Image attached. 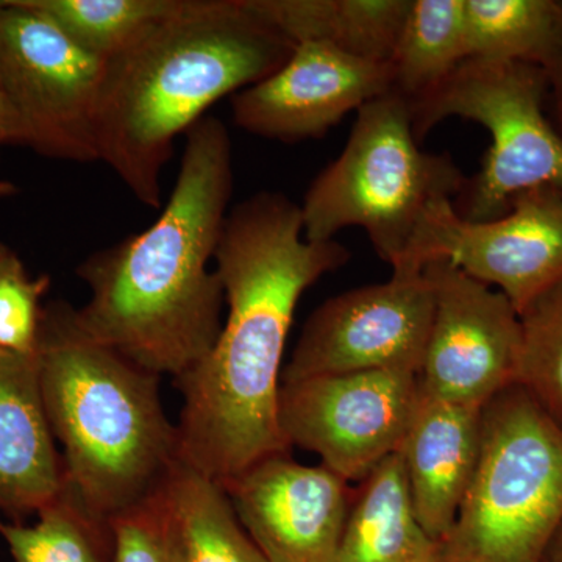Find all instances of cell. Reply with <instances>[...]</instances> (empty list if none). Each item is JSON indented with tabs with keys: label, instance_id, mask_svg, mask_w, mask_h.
<instances>
[{
	"label": "cell",
	"instance_id": "20",
	"mask_svg": "<svg viewBox=\"0 0 562 562\" xmlns=\"http://www.w3.org/2000/svg\"><path fill=\"white\" fill-rule=\"evenodd\" d=\"M0 538L13 562H114L111 519L94 512L68 476L35 524L0 520Z\"/></svg>",
	"mask_w": 562,
	"mask_h": 562
},
{
	"label": "cell",
	"instance_id": "15",
	"mask_svg": "<svg viewBox=\"0 0 562 562\" xmlns=\"http://www.w3.org/2000/svg\"><path fill=\"white\" fill-rule=\"evenodd\" d=\"M66 482L43 395L38 358L0 357V520L36 516Z\"/></svg>",
	"mask_w": 562,
	"mask_h": 562
},
{
	"label": "cell",
	"instance_id": "28",
	"mask_svg": "<svg viewBox=\"0 0 562 562\" xmlns=\"http://www.w3.org/2000/svg\"><path fill=\"white\" fill-rule=\"evenodd\" d=\"M22 146L20 122L0 87V157L5 147Z\"/></svg>",
	"mask_w": 562,
	"mask_h": 562
},
{
	"label": "cell",
	"instance_id": "5",
	"mask_svg": "<svg viewBox=\"0 0 562 562\" xmlns=\"http://www.w3.org/2000/svg\"><path fill=\"white\" fill-rule=\"evenodd\" d=\"M465 181L450 155L420 149L409 102L390 91L357 111L341 155L310 184L303 235L331 241L344 228L360 227L392 271H401L432 206L453 202Z\"/></svg>",
	"mask_w": 562,
	"mask_h": 562
},
{
	"label": "cell",
	"instance_id": "11",
	"mask_svg": "<svg viewBox=\"0 0 562 562\" xmlns=\"http://www.w3.org/2000/svg\"><path fill=\"white\" fill-rule=\"evenodd\" d=\"M432 319L422 395L482 409L519 380L522 324L509 299L447 260L425 265Z\"/></svg>",
	"mask_w": 562,
	"mask_h": 562
},
{
	"label": "cell",
	"instance_id": "2",
	"mask_svg": "<svg viewBox=\"0 0 562 562\" xmlns=\"http://www.w3.org/2000/svg\"><path fill=\"white\" fill-rule=\"evenodd\" d=\"M232 157L224 122L203 117L187 133L158 220L77 268L90 290L76 308L80 327L157 375L179 379L220 338L225 297L210 261L231 211Z\"/></svg>",
	"mask_w": 562,
	"mask_h": 562
},
{
	"label": "cell",
	"instance_id": "8",
	"mask_svg": "<svg viewBox=\"0 0 562 562\" xmlns=\"http://www.w3.org/2000/svg\"><path fill=\"white\" fill-rule=\"evenodd\" d=\"M105 66L24 0H0V87L22 147L50 160L99 161L94 121Z\"/></svg>",
	"mask_w": 562,
	"mask_h": 562
},
{
	"label": "cell",
	"instance_id": "29",
	"mask_svg": "<svg viewBox=\"0 0 562 562\" xmlns=\"http://www.w3.org/2000/svg\"><path fill=\"white\" fill-rule=\"evenodd\" d=\"M543 562H562V524L561 527L558 528L549 550H547L546 560H543Z\"/></svg>",
	"mask_w": 562,
	"mask_h": 562
},
{
	"label": "cell",
	"instance_id": "30",
	"mask_svg": "<svg viewBox=\"0 0 562 562\" xmlns=\"http://www.w3.org/2000/svg\"><path fill=\"white\" fill-rule=\"evenodd\" d=\"M14 192H16V188L10 181H0V198L2 195H13Z\"/></svg>",
	"mask_w": 562,
	"mask_h": 562
},
{
	"label": "cell",
	"instance_id": "22",
	"mask_svg": "<svg viewBox=\"0 0 562 562\" xmlns=\"http://www.w3.org/2000/svg\"><path fill=\"white\" fill-rule=\"evenodd\" d=\"M557 0H464L468 60L542 65L560 24Z\"/></svg>",
	"mask_w": 562,
	"mask_h": 562
},
{
	"label": "cell",
	"instance_id": "19",
	"mask_svg": "<svg viewBox=\"0 0 562 562\" xmlns=\"http://www.w3.org/2000/svg\"><path fill=\"white\" fill-rule=\"evenodd\" d=\"M180 562H268L221 484L180 461L165 484Z\"/></svg>",
	"mask_w": 562,
	"mask_h": 562
},
{
	"label": "cell",
	"instance_id": "26",
	"mask_svg": "<svg viewBox=\"0 0 562 562\" xmlns=\"http://www.w3.org/2000/svg\"><path fill=\"white\" fill-rule=\"evenodd\" d=\"M114 562H180L165 486L111 519Z\"/></svg>",
	"mask_w": 562,
	"mask_h": 562
},
{
	"label": "cell",
	"instance_id": "4",
	"mask_svg": "<svg viewBox=\"0 0 562 562\" xmlns=\"http://www.w3.org/2000/svg\"><path fill=\"white\" fill-rule=\"evenodd\" d=\"M36 358L52 435L83 501L113 519L157 494L181 461L161 376L91 338L63 301L44 305Z\"/></svg>",
	"mask_w": 562,
	"mask_h": 562
},
{
	"label": "cell",
	"instance_id": "31",
	"mask_svg": "<svg viewBox=\"0 0 562 562\" xmlns=\"http://www.w3.org/2000/svg\"><path fill=\"white\" fill-rule=\"evenodd\" d=\"M3 353H7V351L0 350V357H2Z\"/></svg>",
	"mask_w": 562,
	"mask_h": 562
},
{
	"label": "cell",
	"instance_id": "16",
	"mask_svg": "<svg viewBox=\"0 0 562 562\" xmlns=\"http://www.w3.org/2000/svg\"><path fill=\"white\" fill-rule=\"evenodd\" d=\"M482 409L422 395L398 450L414 514L439 543L452 530L479 462Z\"/></svg>",
	"mask_w": 562,
	"mask_h": 562
},
{
	"label": "cell",
	"instance_id": "7",
	"mask_svg": "<svg viewBox=\"0 0 562 562\" xmlns=\"http://www.w3.org/2000/svg\"><path fill=\"white\" fill-rule=\"evenodd\" d=\"M547 94L546 72L535 63L469 58L409 102L419 143L447 117L476 122L491 135L482 169L454 203L462 220H498L516 195L535 188L562 191V135L543 113Z\"/></svg>",
	"mask_w": 562,
	"mask_h": 562
},
{
	"label": "cell",
	"instance_id": "12",
	"mask_svg": "<svg viewBox=\"0 0 562 562\" xmlns=\"http://www.w3.org/2000/svg\"><path fill=\"white\" fill-rule=\"evenodd\" d=\"M431 319L424 271L392 272L383 283L342 292L308 317L281 383L369 371L419 375Z\"/></svg>",
	"mask_w": 562,
	"mask_h": 562
},
{
	"label": "cell",
	"instance_id": "17",
	"mask_svg": "<svg viewBox=\"0 0 562 562\" xmlns=\"http://www.w3.org/2000/svg\"><path fill=\"white\" fill-rule=\"evenodd\" d=\"M336 562H442L441 543L414 514L401 452L355 487Z\"/></svg>",
	"mask_w": 562,
	"mask_h": 562
},
{
	"label": "cell",
	"instance_id": "27",
	"mask_svg": "<svg viewBox=\"0 0 562 562\" xmlns=\"http://www.w3.org/2000/svg\"><path fill=\"white\" fill-rule=\"evenodd\" d=\"M541 68L547 76L549 94H552L557 128L562 135V11L552 46L547 52Z\"/></svg>",
	"mask_w": 562,
	"mask_h": 562
},
{
	"label": "cell",
	"instance_id": "1",
	"mask_svg": "<svg viewBox=\"0 0 562 562\" xmlns=\"http://www.w3.org/2000/svg\"><path fill=\"white\" fill-rule=\"evenodd\" d=\"M349 260L335 239L308 241L301 205L281 192H257L228 211L214 255L227 319L213 349L176 380L181 461L224 484L291 452L279 398L295 308L303 292Z\"/></svg>",
	"mask_w": 562,
	"mask_h": 562
},
{
	"label": "cell",
	"instance_id": "9",
	"mask_svg": "<svg viewBox=\"0 0 562 562\" xmlns=\"http://www.w3.org/2000/svg\"><path fill=\"white\" fill-rule=\"evenodd\" d=\"M422 391L419 375L369 371L281 383L279 419L291 447L316 453L349 483H360L401 450Z\"/></svg>",
	"mask_w": 562,
	"mask_h": 562
},
{
	"label": "cell",
	"instance_id": "24",
	"mask_svg": "<svg viewBox=\"0 0 562 562\" xmlns=\"http://www.w3.org/2000/svg\"><path fill=\"white\" fill-rule=\"evenodd\" d=\"M519 316L522 355L517 383L562 430V281Z\"/></svg>",
	"mask_w": 562,
	"mask_h": 562
},
{
	"label": "cell",
	"instance_id": "6",
	"mask_svg": "<svg viewBox=\"0 0 562 562\" xmlns=\"http://www.w3.org/2000/svg\"><path fill=\"white\" fill-rule=\"evenodd\" d=\"M562 524V430L519 383L482 409L479 462L442 562H543Z\"/></svg>",
	"mask_w": 562,
	"mask_h": 562
},
{
	"label": "cell",
	"instance_id": "13",
	"mask_svg": "<svg viewBox=\"0 0 562 562\" xmlns=\"http://www.w3.org/2000/svg\"><path fill=\"white\" fill-rule=\"evenodd\" d=\"M221 486L266 561L336 562L353 495L338 473L273 454Z\"/></svg>",
	"mask_w": 562,
	"mask_h": 562
},
{
	"label": "cell",
	"instance_id": "14",
	"mask_svg": "<svg viewBox=\"0 0 562 562\" xmlns=\"http://www.w3.org/2000/svg\"><path fill=\"white\" fill-rule=\"evenodd\" d=\"M391 90L390 63L299 43L272 76L233 95L232 116L250 135L292 144L322 138L350 111Z\"/></svg>",
	"mask_w": 562,
	"mask_h": 562
},
{
	"label": "cell",
	"instance_id": "25",
	"mask_svg": "<svg viewBox=\"0 0 562 562\" xmlns=\"http://www.w3.org/2000/svg\"><path fill=\"white\" fill-rule=\"evenodd\" d=\"M49 276L32 277L16 250L0 241V350L35 355Z\"/></svg>",
	"mask_w": 562,
	"mask_h": 562
},
{
	"label": "cell",
	"instance_id": "10",
	"mask_svg": "<svg viewBox=\"0 0 562 562\" xmlns=\"http://www.w3.org/2000/svg\"><path fill=\"white\" fill-rule=\"evenodd\" d=\"M435 260L453 262L522 313L562 281V191L541 187L520 192L508 213L487 222L462 220L452 201L438 203L401 271H424Z\"/></svg>",
	"mask_w": 562,
	"mask_h": 562
},
{
	"label": "cell",
	"instance_id": "3",
	"mask_svg": "<svg viewBox=\"0 0 562 562\" xmlns=\"http://www.w3.org/2000/svg\"><path fill=\"white\" fill-rule=\"evenodd\" d=\"M294 47L249 0H187L106 61L94 121L99 161L136 201L160 209L176 139L221 99L272 76Z\"/></svg>",
	"mask_w": 562,
	"mask_h": 562
},
{
	"label": "cell",
	"instance_id": "23",
	"mask_svg": "<svg viewBox=\"0 0 562 562\" xmlns=\"http://www.w3.org/2000/svg\"><path fill=\"white\" fill-rule=\"evenodd\" d=\"M187 0H24L94 57L109 61Z\"/></svg>",
	"mask_w": 562,
	"mask_h": 562
},
{
	"label": "cell",
	"instance_id": "21",
	"mask_svg": "<svg viewBox=\"0 0 562 562\" xmlns=\"http://www.w3.org/2000/svg\"><path fill=\"white\" fill-rule=\"evenodd\" d=\"M465 60L464 0H413L390 61L391 91L416 101Z\"/></svg>",
	"mask_w": 562,
	"mask_h": 562
},
{
	"label": "cell",
	"instance_id": "18",
	"mask_svg": "<svg viewBox=\"0 0 562 562\" xmlns=\"http://www.w3.org/2000/svg\"><path fill=\"white\" fill-rule=\"evenodd\" d=\"M251 10L292 44L322 43L390 63L413 0H249Z\"/></svg>",
	"mask_w": 562,
	"mask_h": 562
}]
</instances>
